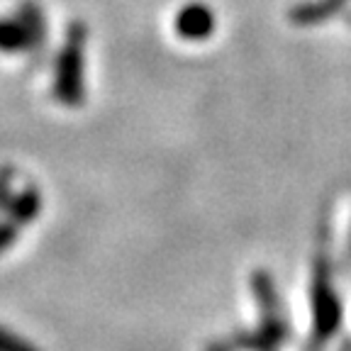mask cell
<instances>
[{"mask_svg":"<svg viewBox=\"0 0 351 351\" xmlns=\"http://www.w3.org/2000/svg\"><path fill=\"white\" fill-rule=\"evenodd\" d=\"M0 351H34V349H29V346L22 339H17V337L8 335L5 329H0Z\"/></svg>","mask_w":351,"mask_h":351,"instance_id":"1","label":"cell"}]
</instances>
